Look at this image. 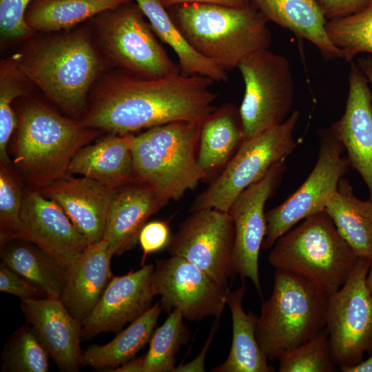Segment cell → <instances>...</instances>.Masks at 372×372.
I'll return each instance as SVG.
<instances>
[{"label":"cell","mask_w":372,"mask_h":372,"mask_svg":"<svg viewBox=\"0 0 372 372\" xmlns=\"http://www.w3.org/2000/svg\"><path fill=\"white\" fill-rule=\"evenodd\" d=\"M105 80L81 120L87 127L125 135L175 121L203 123L216 110L214 81L205 76L153 79L124 72Z\"/></svg>","instance_id":"obj_1"},{"label":"cell","mask_w":372,"mask_h":372,"mask_svg":"<svg viewBox=\"0 0 372 372\" xmlns=\"http://www.w3.org/2000/svg\"><path fill=\"white\" fill-rule=\"evenodd\" d=\"M19 69L63 111L78 118L103 62L85 31L48 37L13 56Z\"/></svg>","instance_id":"obj_2"},{"label":"cell","mask_w":372,"mask_h":372,"mask_svg":"<svg viewBox=\"0 0 372 372\" xmlns=\"http://www.w3.org/2000/svg\"><path fill=\"white\" fill-rule=\"evenodd\" d=\"M167 8L191 45L226 72L271 45L268 22L250 3L242 7L189 3Z\"/></svg>","instance_id":"obj_3"},{"label":"cell","mask_w":372,"mask_h":372,"mask_svg":"<svg viewBox=\"0 0 372 372\" xmlns=\"http://www.w3.org/2000/svg\"><path fill=\"white\" fill-rule=\"evenodd\" d=\"M17 127L15 171L37 190L66 176L76 154L101 133L39 103L21 110Z\"/></svg>","instance_id":"obj_4"},{"label":"cell","mask_w":372,"mask_h":372,"mask_svg":"<svg viewBox=\"0 0 372 372\" xmlns=\"http://www.w3.org/2000/svg\"><path fill=\"white\" fill-rule=\"evenodd\" d=\"M331 295L304 276L276 269L272 292L262 302L256 333L268 360H278L325 328Z\"/></svg>","instance_id":"obj_5"},{"label":"cell","mask_w":372,"mask_h":372,"mask_svg":"<svg viewBox=\"0 0 372 372\" xmlns=\"http://www.w3.org/2000/svg\"><path fill=\"white\" fill-rule=\"evenodd\" d=\"M201 125L175 121L133 136L134 180L150 186L165 205L180 200L207 178L196 153Z\"/></svg>","instance_id":"obj_6"},{"label":"cell","mask_w":372,"mask_h":372,"mask_svg":"<svg viewBox=\"0 0 372 372\" xmlns=\"http://www.w3.org/2000/svg\"><path fill=\"white\" fill-rule=\"evenodd\" d=\"M358 259L325 211L280 236L267 257L276 269L304 276L330 294L344 284Z\"/></svg>","instance_id":"obj_7"},{"label":"cell","mask_w":372,"mask_h":372,"mask_svg":"<svg viewBox=\"0 0 372 372\" xmlns=\"http://www.w3.org/2000/svg\"><path fill=\"white\" fill-rule=\"evenodd\" d=\"M91 19L105 54L124 72L153 79L180 72L136 2L107 10Z\"/></svg>","instance_id":"obj_8"},{"label":"cell","mask_w":372,"mask_h":372,"mask_svg":"<svg viewBox=\"0 0 372 372\" xmlns=\"http://www.w3.org/2000/svg\"><path fill=\"white\" fill-rule=\"evenodd\" d=\"M300 115L295 110L282 123L245 138L221 174L196 197L191 212L211 208L228 211L243 190L294 151L297 143L293 136Z\"/></svg>","instance_id":"obj_9"},{"label":"cell","mask_w":372,"mask_h":372,"mask_svg":"<svg viewBox=\"0 0 372 372\" xmlns=\"http://www.w3.org/2000/svg\"><path fill=\"white\" fill-rule=\"evenodd\" d=\"M245 84L239 111L245 139L282 123L294 99V81L287 57L269 49L245 58L238 68Z\"/></svg>","instance_id":"obj_10"},{"label":"cell","mask_w":372,"mask_h":372,"mask_svg":"<svg viewBox=\"0 0 372 372\" xmlns=\"http://www.w3.org/2000/svg\"><path fill=\"white\" fill-rule=\"evenodd\" d=\"M319 150L312 171L300 187L283 203L265 212L266 234L262 249L270 250L276 241L304 219L323 211L349 171L342 143L329 129L318 130Z\"/></svg>","instance_id":"obj_11"},{"label":"cell","mask_w":372,"mask_h":372,"mask_svg":"<svg viewBox=\"0 0 372 372\" xmlns=\"http://www.w3.org/2000/svg\"><path fill=\"white\" fill-rule=\"evenodd\" d=\"M371 260L359 257L344 284L331 295L325 328L331 355L340 370L372 354V296L366 278Z\"/></svg>","instance_id":"obj_12"},{"label":"cell","mask_w":372,"mask_h":372,"mask_svg":"<svg viewBox=\"0 0 372 372\" xmlns=\"http://www.w3.org/2000/svg\"><path fill=\"white\" fill-rule=\"evenodd\" d=\"M192 214L171 234L166 249L185 259L220 285L229 287L234 270L235 231L229 211L205 209Z\"/></svg>","instance_id":"obj_13"},{"label":"cell","mask_w":372,"mask_h":372,"mask_svg":"<svg viewBox=\"0 0 372 372\" xmlns=\"http://www.w3.org/2000/svg\"><path fill=\"white\" fill-rule=\"evenodd\" d=\"M151 285L154 295L161 296L163 311L169 313L176 309L190 321L219 318L230 289L176 256L156 260Z\"/></svg>","instance_id":"obj_14"},{"label":"cell","mask_w":372,"mask_h":372,"mask_svg":"<svg viewBox=\"0 0 372 372\" xmlns=\"http://www.w3.org/2000/svg\"><path fill=\"white\" fill-rule=\"evenodd\" d=\"M286 167V160L274 164L260 180L237 196L228 211L235 231L234 273L242 281L249 279L261 299L258 258L266 234L265 206L278 188Z\"/></svg>","instance_id":"obj_15"},{"label":"cell","mask_w":372,"mask_h":372,"mask_svg":"<svg viewBox=\"0 0 372 372\" xmlns=\"http://www.w3.org/2000/svg\"><path fill=\"white\" fill-rule=\"evenodd\" d=\"M154 265L113 276L99 301L83 320L81 340H90L101 333L118 332L152 307Z\"/></svg>","instance_id":"obj_16"},{"label":"cell","mask_w":372,"mask_h":372,"mask_svg":"<svg viewBox=\"0 0 372 372\" xmlns=\"http://www.w3.org/2000/svg\"><path fill=\"white\" fill-rule=\"evenodd\" d=\"M21 218L22 239L45 251L68 266L90 245L61 207L39 190L24 192Z\"/></svg>","instance_id":"obj_17"},{"label":"cell","mask_w":372,"mask_h":372,"mask_svg":"<svg viewBox=\"0 0 372 372\" xmlns=\"http://www.w3.org/2000/svg\"><path fill=\"white\" fill-rule=\"evenodd\" d=\"M348 80L344 112L330 130L347 151L350 167L362 178L372 200V93L356 62L351 63Z\"/></svg>","instance_id":"obj_18"},{"label":"cell","mask_w":372,"mask_h":372,"mask_svg":"<svg viewBox=\"0 0 372 372\" xmlns=\"http://www.w3.org/2000/svg\"><path fill=\"white\" fill-rule=\"evenodd\" d=\"M20 307L59 370L76 372L82 363V324L60 298L21 300Z\"/></svg>","instance_id":"obj_19"},{"label":"cell","mask_w":372,"mask_h":372,"mask_svg":"<svg viewBox=\"0 0 372 372\" xmlns=\"http://www.w3.org/2000/svg\"><path fill=\"white\" fill-rule=\"evenodd\" d=\"M117 190L89 177L67 174L39 191L61 207L92 244L103 238L109 209Z\"/></svg>","instance_id":"obj_20"},{"label":"cell","mask_w":372,"mask_h":372,"mask_svg":"<svg viewBox=\"0 0 372 372\" xmlns=\"http://www.w3.org/2000/svg\"><path fill=\"white\" fill-rule=\"evenodd\" d=\"M113 256L108 243L103 238L90 244L68 266L60 300L81 324L94 309L113 278L110 267Z\"/></svg>","instance_id":"obj_21"},{"label":"cell","mask_w":372,"mask_h":372,"mask_svg":"<svg viewBox=\"0 0 372 372\" xmlns=\"http://www.w3.org/2000/svg\"><path fill=\"white\" fill-rule=\"evenodd\" d=\"M165 206L149 185L134 180L116 192L107 214L103 239L113 256L132 249L148 219Z\"/></svg>","instance_id":"obj_22"},{"label":"cell","mask_w":372,"mask_h":372,"mask_svg":"<svg viewBox=\"0 0 372 372\" xmlns=\"http://www.w3.org/2000/svg\"><path fill=\"white\" fill-rule=\"evenodd\" d=\"M134 135L114 134L81 148L68 174H80L118 189L134 181L132 143Z\"/></svg>","instance_id":"obj_23"},{"label":"cell","mask_w":372,"mask_h":372,"mask_svg":"<svg viewBox=\"0 0 372 372\" xmlns=\"http://www.w3.org/2000/svg\"><path fill=\"white\" fill-rule=\"evenodd\" d=\"M267 22H273L304 39L327 61L343 59L342 50L328 36L327 19L314 0H249Z\"/></svg>","instance_id":"obj_24"},{"label":"cell","mask_w":372,"mask_h":372,"mask_svg":"<svg viewBox=\"0 0 372 372\" xmlns=\"http://www.w3.org/2000/svg\"><path fill=\"white\" fill-rule=\"evenodd\" d=\"M243 282L235 290L229 289L227 305L232 321V342L225 361L212 369L214 372H273L256 339L258 316L251 310L246 313L242 301L246 293Z\"/></svg>","instance_id":"obj_25"},{"label":"cell","mask_w":372,"mask_h":372,"mask_svg":"<svg viewBox=\"0 0 372 372\" xmlns=\"http://www.w3.org/2000/svg\"><path fill=\"white\" fill-rule=\"evenodd\" d=\"M245 140L239 107L223 104L208 116L201 125L198 162L207 177L225 167Z\"/></svg>","instance_id":"obj_26"},{"label":"cell","mask_w":372,"mask_h":372,"mask_svg":"<svg viewBox=\"0 0 372 372\" xmlns=\"http://www.w3.org/2000/svg\"><path fill=\"white\" fill-rule=\"evenodd\" d=\"M148 19L154 34L176 54L180 73L200 75L215 82H226L225 70L199 54L176 25L161 0H134Z\"/></svg>","instance_id":"obj_27"},{"label":"cell","mask_w":372,"mask_h":372,"mask_svg":"<svg viewBox=\"0 0 372 372\" xmlns=\"http://www.w3.org/2000/svg\"><path fill=\"white\" fill-rule=\"evenodd\" d=\"M324 211L338 232L359 257H372V200L358 198L348 180L342 178Z\"/></svg>","instance_id":"obj_28"},{"label":"cell","mask_w":372,"mask_h":372,"mask_svg":"<svg viewBox=\"0 0 372 372\" xmlns=\"http://www.w3.org/2000/svg\"><path fill=\"white\" fill-rule=\"evenodd\" d=\"M1 261L37 285L48 298H60L68 266L35 244L13 239L1 246Z\"/></svg>","instance_id":"obj_29"},{"label":"cell","mask_w":372,"mask_h":372,"mask_svg":"<svg viewBox=\"0 0 372 372\" xmlns=\"http://www.w3.org/2000/svg\"><path fill=\"white\" fill-rule=\"evenodd\" d=\"M162 311L158 301L108 343L90 346L83 351L82 366L112 371L135 358L149 342Z\"/></svg>","instance_id":"obj_30"},{"label":"cell","mask_w":372,"mask_h":372,"mask_svg":"<svg viewBox=\"0 0 372 372\" xmlns=\"http://www.w3.org/2000/svg\"><path fill=\"white\" fill-rule=\"evenodd\" d=\"M132 0H33L25 14L35 32L70 29L99 13Z\"/></svg>","instance_id":"obj_31"},{"label":"cell","mask_w":372,"mask_h":372,"mask_svg":"<svg viewBox=\"0 0 372 372\" xmlns=\"http://www.w3.org/2000/svg\"><path fill=\"white\" fill-rule=\"evenodd\" d=\"M168 314L164 323L154 331L149 340L148 351L144 355L143 372L174 371L176 355L190 338L183 314L176 309Z\"/></svg>","instance_id":"obj_32"},{"label":"cell","mask_w":372,"mask_h":372,"mask_svg":"<svg viewBox=\"0 0 372 372\" xmlns=\"http://www.w3.org/2000/svg\"><path fill=\"white\" fill-rule=\"evenodd\" d=\"M50 355L29 323L16 330L4 344L3 372H48Z\"/></svg>","instance_id":"obj_33"},{"label":"cell","mask_w":372,"mask_h":372,"mask_svg":"<svg viewBox=\"0 0 372 372\" xmlns=\"http://www.w3.org/2000/svg\"><path fill=\"white\" fill-rule=\"evenodd\" d=\"M326 31L347 62L360 54H372V3L353 14L327 21Z\"/></svg>","instance_id":"obj_34"},{"label":"cell","mask_w":372,"mask_h":372,"mask_svg":"<svg viewBox=\"0 0 372 372\" xmlns=\"http://www.w3.org/2000/svg\"><path fill=\"white\" fill-rule=\"evenodd\" d=\"M28 79L19 69L14 57L3 60L0 64V162L10 163L7 152L10 138L17 127L18 118L12 103L23 94Z\"/></svg>","instance_id":"obj_35"},{"label":"cell","mask_w":372,"mask_h":372,"mask_svg":"<svg viewBox=\"0 0 372 372\" xmlns=\"http://www.w3.org/2000/svg\"><path fill=\"white\" fill-rule=\"evenodd\" d=\"M23 192L19 176L10 163L0 162V244L21 238Z\"/></svg>","instance_id":"obj_36"},{"label":"cell","mask_w":372,"mask_h":372,"mask_svg":"<svg viewBox=\"0 0 372 372\" xmlns=\"http://www.w3.org/2000/svg\"><path fill=\"white\" fill-rule=\"evenodd\" d=\"M278 361L280 372L336 371L326 328L310 340L282 355Z\"/></svg>","instance_id":"obj_37"},{"label":"cell","mask_w":372,"mask_h":372,"mask_svg":"<svg viewBox=\"0 0 372 372\" xmlns=\"http://www.w3.org/2000/svg\"><path fill=\"white\" fill-rule=\"evenodd\" d=\"M33 0H0V33L5 40L25 39L34 35L25 21V11Z\"/></svg>","instance_id":"obj_38"},{"label":"cell","mask_w":372,"mask_h":372,"mask_svg":"<svg viewBox=\"0 0 372 372\" xmlns=\"http://www.w3.org/2000/svg\"><path fill=\"white\" fill-rule=\"evenodd\" d=\"M0 291L12 294L21 300L47 298L43 290L6 264H0Z\"/></svg>","instance_id":"obj_39"},{"label":"cell","mask_w":372,"mask_h":372,"mask_svg":"<svg viewBox=\"0 0 372 372\" xmlns=\"http://www.w3.org/2000/svg\"><path fill=\"white\" fill-rule=\"evenodd\" d=\"M170 236L169 226L167 221L154 220L145 225L138 238V243L143 251L141 266L145 265L149 254L166 248Z\"/></svg>","instance_id":"obj_40"},{"label":"cell","mask_w":372,"mask_h":372,"mask_svg":"<svg viewBox=\"0 0 372 372\" xmlns=\"http://www.w3.org/2000/svg\"><path fill=\"white\" fill-rule=\"evenodd\" d=\"M327 21L353 14L372 3V0H314Z\"/></svg>","instance_id":"obj_41"},{"label":"cell","mask_w":372,"mask_h":372,"mask_svg":"<svg viewBox=\"0 0 372 372\" xmlns=\"http://www.w3.org/2000/svg\"><path fill=\"white\" fill-rule=\"evenodd\" d=\"M162 4L166 8L174 6L189 3H207L216 4L231 7H242L247 3L243 0H161Z\"/></svg>","instance_id":"obj_42"},{"label":"cell","mask_w":372,"mask_h":372,"mask_svg":"<svg viewBox=\"0 0 372 372\" xmlns=\"http://www.w3.org/2000/svg\"><path fill=\"white\" fill-rule=\"evenodd\" d=\"M144 355L134 358L124 364L113 369L112 372H143Z\"/></svg>","instance_id":"obj_43"},{"label":"cell","mask_w":372,"mask_h":372,"mask_svg":"<svg viewBox=\"0 0 372 372\" xmlns=\"http://www.w3.org/2000/svg\"><path fill=\"white\" fill-rule=\"evenodd\" d=\"M357 64L366 76L372 88V57L362 56L357 59Z\"/></svg>","instance_id":"obj_44"},{"label":"cell","mask_w":372,"mask_h":372,"mask_svg":"<svg viewBox=\"0 0 372 372\" xmlns=\"http://www.w3.org/2000/svg\"><path fill=\"white\" fill-rule=\"evenodd\" d=\"M342 372H372V354L366 360H363L360 363L347 369L341 370Z\"/></svg>","instance_id":"obj_45"},{"label":"cell","mask_w":372,"mask_h":372,"mask_svg":"<svg viewBox=\"0 0 372 372\" xmlns=\"http://www.w3.org/2000/svg\"><path fill=\"white\" fill-rule=\"evenodd\" d=\"M370 260H371V263H370L369 269L366 278V283L367 288L372 296V257Z\"/></svg>","instance_id":"obj_46"},{"label":"cell","mask_w":372,"mask_h":372,"mask_svg":"<svg viewBox=\"0 0 372 372\" xmlns=\"http://www.w3.org/2000/svg\"><path fill=\"white\" fill-rule=\"evenodd\" d=\"M247 4L249 3V0H243Z\"/></svg>","instance_id":"obj_47"}]
</instances>
